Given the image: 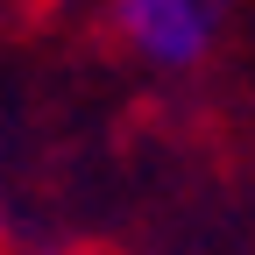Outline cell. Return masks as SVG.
<instances>
[{
	"instance_id": "obj_1",
	"label": "cell",
	"mask_w": 255,
	"mask_h": 255,
	"mask_svg": "<svg viewBox=\"0 0 255 255\" xmlns=\"http://www.w3.org/2000/svg\"><path fill=\"white\" fill-rule=\"evenodd\" d=\"M128 36H135L156 64H199L213 43V7L206 0H114Z\"/></svg>"
}]
</instances>
